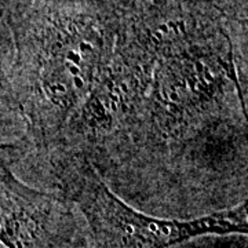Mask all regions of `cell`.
<instances>
[{"mask_svg": "<svg viewBox=\"0 0 248 248\" xmlns=\"http://www.w3.org/2000/svg\"><path fill=\"white\" fill-rule=\"evenodd\" d=\"M115 47V35L87 10H57L35 22L10 76V93L36 148L53 151L109 71Z\"/></svg>", "mask_w": 248, "mask_h": 248, "instance_id": "1", "label": "cell"}, {"mask_svg": "<svg viewBox=\"0 0 248 248\" xmlns=\"http://www.w3.org/2000/svg\"><path fill=\"white\" fill-rule=\"evenodd\" d=\"M50 161L89 248H172L202 237L247 236V202L189 219L157 217L125 203L86 160L50 156Z\"/></svg>", "mask_w": 248, "mask_h": 248, "instance_id": "2", "label": "cell"}, {"mask_svg": "<svg viewBox=\"0 0 248 248\" xmlns=\"http://www.w3.org/2000/svg\"><path fill=\"white\" fill-rule=\"evenodd\" d=\"M81 234L72 204L62 196L31 187L0 164V246L61 248Z\"/></svg>", "mask_w": 248, "mask_h": 248, "instance_id": "3", "label": "cell"}, {"mask_svg": "<svg viewBox=\"0 0 248 248\" xmlns=\"http://www.w3.org/2000/svg\"><path fill=\"white\" fill-rule=\"evenodd\" d=\"M25 153L27 149L21 142H0V164L13 166Z\"/></svg>", "mask_w": 248, "mask_h": 248, "instance_id": "4", "label": "cell"}, {"mask_svg": "<svg viewBox=\"0 0 248 248\" xmlns=\"http://www.w3.org/2000/svg\"><path fill=\"white\" fill-rule=\"evenodd\" d=\"M61 248H89V246H87L86 240L83 237V234H80L78 239H75L69 244H66V246H63Z\"/></svg>", "mask_w": 248, "mask_h": 248, "instance_id": "5", "label": "cell"}, {"mask_svg": "<svg viewBox=\"0 0 248 248\" xmlns=\"http://www.w3.org/2000/svg\"><path fill=\"white\" fill-rule=\"evenodd\" d=\"M197 240H192V241H189V243H184V244H181V246H177V247H172V248H208L207 246H197ZM215 248H219V247H215ZM225 248H232V247H225ZM237 248H246V246H244V247H237Z\"/></svg>", "mask_w": 248, "mask_h": 248, "instance_id": "6", "label": "cell"}]
</instances>
